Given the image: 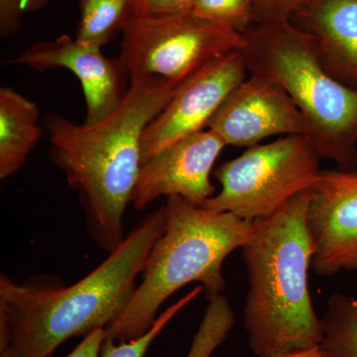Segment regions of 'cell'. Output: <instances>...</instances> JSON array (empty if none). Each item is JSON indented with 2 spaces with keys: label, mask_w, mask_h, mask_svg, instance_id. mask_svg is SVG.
I'll use <instances>...</instances> for the list:
<instances>
[{
  "label": "cell",
  "mask_w": 357,
  "mask_h": 357,
  "mask_svg": "<svg viewBox=\"0 0 357 357\" xmlns=\"http://www.w3.org/2000/svg\"><path fill=\"white\" fill-rule=\"evenodd\" d=\"M307 227L317 274L357 272L356 171L321 170L311 188Z\"/></svg>",
  "instance_id": "9c48e42d"
},
{
  "label": "cell",
  "mask_w": 357,
  "mask_h": 357,
  "mask_svg": "<svg viewBox=\"0 0 357 357\" xmlns=\"http://www.w3.org/2000/svg\"><path fill=\"white\" fill-rule=\"evenodd\" d=\"M166 220V206L150 213L102 264L67 287L47 277L17 283L0 275V351L51 357L66 340L112 325L128 306Z\"/></svg>",
  "instance_id": "6da1fadb"
},
{
  "label": "cell",
  "mask_w": 357,
  "mask_h": 357,
  "mask_svg": "<svg viewBox=\"0 0 357 357\" xmlns=\"http://www.w3.org/2000/svg\"><path fill=\"white\" fill-rule=\"evenodd\" d=\"M225 144L251 147L276 135L305 133L297 105L279 84L249 75L236 86L208 124Z\"/></svg>",
  "instance_id": "8fae6325"
},
{
  "label": "cell",
  "mask_w": 357,
  "mask_h": 357,
  "mask_svg": "<svg viewBox=\"0 0 357 357\" xmlns=\"http://www.w3.org/2000/svg\"><path fill=\"white\" fill-rule=\"evenodd\" d=\"M255 24L291 21L312 0H252Z\"/></svg>",
  "instance_id": "ffe728a7"
},
{
  "label": "cell",
  "mask_w": 357,
  "mask_h": 357,
  "mask_svg": "<svg viewBox=\"0 0 357 357\" xmlns=\"http://www.w3.org/2000/svg\"><path fill=\"white\" fill-rule=\"evenodd\" d=\"M225 146L217 133L204 129L167 147L141 165L133 208L144 210L160 197H180L201 206L215 194L211 174Z\"/></svg>",
  "instance_id": "30bf717a"
},
{
  "label": "cell",
  "mask_w": 357,
  "mask_h": 357,
  "mask_svg": "<svg viewBox=\"0 0 357 357\" xmlns=\"http://www.w3.org/2000/svg\"><path fill=\"white\" fill-rule=\"evenodd\" d=\"M6 64L37 70L67 69L79 79L86 105L84 124H93L117 109L128 93V73L121 61L105 57L102 49L89 48L69 35L37 42Z\"/></svg>",
  "instance_id": "7c38bea8"
},
{
  "label": "cell",
  "mask_w": 357,
  "mask_h": 357,
  "mask_svg": "<svg viewBox=\"0 0 357 357\" xmlns=\"http://www.w3.org/2000/svg\"><path fill=\"white\" fill-rule=\"evenodd\" d=\"M192 13L241 33L255 25L252 0H195Z\"/></svg>",
  "instance_id": "ac0fdd59"
},
{
  "label": "cell",
  "mask_w": 357,
  "mask_h": 357,
  "mask_svg": "<svg viewBox=\"0 0 357 357\" xmlns=\"http://www.w3.org/2000/svg\"><path fill=\"white\" fill-rule=\"evenodd\" d=\"M195 0H132L129 16L160 17L192 11Z\"/></svg>",
  "instance_id": "44dd1931"
},
{
  "label": "cell",
  "mask_w": 357,
  "mask_h": 357,
  "mask_svg": "<svg viewBox=\"0 0 357 357\" xmlns=\"http://www.w3.org/2000/svg\"><path fill=\"white\" fill-rule=\"evenodd\" d=\"M36 102L11 88L0 89V178L24 165L42 135Z\"/></svg>",
  "instance_id": "5bb4252c"
},
{
  "label": "cell",
  "mask_w": 357,
  "mask_h": 357,
  "mask_svg": "<svg viewBox=\"0 0 357 357\" xmlns=\"http://www.w3.org/2000/svg\"><path fill=\"white\" fill-rule=\"evenodd\" d=\"M182 82L151 77L130 82L121 105L102 121L77 124L49 114L51 160L77 192L86 229L105 252L124 239L123 220L142 165L143 134Z\"/></svg>",
  "instance_id": "7a4b0ae2"
},
{
  "label": "cell",
  "mask_w": 357,
  "mask_h": 357,
  "mask_svg": "<svg viewBox=\"0 0 357 357\" xmlns=\"http://www.w3.org/2000/svg\"><path fill=\"white\" fill-rule=\"evenodd\" d=\"M0 357H13L11 356L10 352L7 351V349H3V351H0Z\"/></svg>",
  "instance_id": "cb8c5ba5"
},
{
  "label": "cell",
  "mask_w": 357,
  "mask_h": 357,
  "mask_svg": "<svg viewBox=\"0 0 357 357\" xmlns=\"http://www.w3.org/2000/svg\"><path fill=\"white\" fill-rule=\"evenodd\" d=\"M81 15L75 39L89 48L102 49L122 31L132 0H79Z\"/></svg>",
  "instance_id": "9a60e30c"
},
{
  "label": "cell",
  "mask_w": 357,
  "mask_h": 357,
  "mask_svg": "<svg viewBox=\"0 0 357 357\" xmlns=\"http://www.w3.org/2000/svg\"><path fill=\"white\" fill-rule=\"evenodd\" d=\"M119 61L130 82L159 77L183 82L211 59L246 45L243 33L192 11L160 16H129L122 29Z\"/></svg>",
  "instance_id": "52a82bcc"
},
{
  "label": "cell",
  "mask_w": 357,
  "mask_h": 357,
  "mask_svg": "<svg viewBox=\"0 0 357 357\" xmlns=\"http://www.w3.org/2000/svg\"><path fill=\"white\" fill-rule=\"evenodd\" d=\"M310 199L311 189L255 220L241 248L249 285L244 328L257 357H280L323 342V321L309 290L314 255L307 227Z\"/></svg>",
  "instance_id": "3957f363"
},
{
  "label": "cell",
  "mask_w": 357,
  "mask_h": 357,
  "mask_svg": "<svg viewBox=\"0 0 357 357\" xmlns=\"http://www.w3.org/2000/svg\"><path fill=\"white\" fill-rule=\"evenodd\" d=\"M49 0H0V34L2 38L20 31L26 14L44 8Z\"/></svg>",
  "instance_id": "d6986e66"
},
{
  "label": "cell",
  "mask_w": 357,
  "mask_h": 357,
  "mask_svg": "<svg viewBox=\"0 0 357 357\" xmlns=\"http://www.w3.org/2000/svg\"><path fill=\"white\" fill-rule=\"evenodd\" d=\"M105 337H107V328H96L95 331L86 335L83 342L66 357H100V351H102Z\"/></svg>",
  "instance_id": "7402d4cb"
},
{
  "label": "cell",
  "mask_w": 357,
  "mask_h": 357,
  "mask_svg": "<svg viewBox=\"0 0 357 357\" xmlns=\"http://www.w3.org/2000/svg\"><path fill=\"white\" fill-rule=\"evenodd\" d=\"M202 292H204V289L201 285L192 289L191 292L188 293L182 299L178 300L157 317L149 330L139 337L128 342H119V344H115L114 340L105 338L100 351V357H144L150 345L172 321L174 317L192 300L196 299Z\"/></svg>",
  "instance_id": "e0dca14e"
},
{
  "label": "cell",
  "mask_w": 357,
  "mask_h": 357,
  "mask_svg": "<svg viewBox=\"0 0 357 357\" xmlns=\"http://www.w3.org/2000/svg\"><path fill=\"white\" fill-rule=\"evenodd\" d=\"M319 159L302 134L248 147L215 171L222 189L201 206L250 222L269 217L296 195L311 189L321 172Z\"/></svg>",
  "instance_id": "8992f818"
},
{
  "label": "cell",
  "mask_w": 357,
  "mask_h": 357,
  "mask_svg": "<svg viewBox=\"0 0 357 357\" xmlns=\"http://www.w3.org/2000/svg\"><path fill=\"white\" fill-rule=\"evenodd\" d=\"M249 75L281 86L302 114L304 136L338 168H357V89L326 69L311 35L292 21L255 24L243 32Z\"/></svg>",
  "instance_id": "5b68a950"
},
{
  "label": "cell",
  "mask_w": 357,
  "mask_h": 357,
  "mask_svg": "<svg viewBox=\"0 0 357 357\" xmlns=\"http://www.w3.org/2000/svg\"><path fill=\"white\" fill-rule=\"evenodd\" d=\"M291 21L311 35L326 69L357 89V0H312Z\"/></svg>",
  "instance_id": "4fadbf2b"
},
{
  "label": "cell",
  "mask_w": 357,
  "mask_h": 357,
  "mask_svg": "<svg viewBox=\"0 0 357 357\" xmlns=\"http://www.w3.org/2000/svg\"><path fill=\"white\" fill-rule=\"evenodd\" d=\"M77 1H79V0H77Z\"/></svg>",
  "instance_id": "d4e9b609"
},
{
  "label": "cell",
  "mask_w": 357,
  "mask_h": 357,
  "mask_svg": "<svg viewBox=\"0 0 357 357\" xmlns=\"http://www.w3.org/2000/svg\"><path fill=\"white\" fill-rule=\"evenodd\" d=\"M321 321V347L333 357H357V298L335 294Z\"/></svg>",
  "instance_id": "2e32d148"
},
{
  "label": "cell",
  "mask_w": 357,
  "mask_h": 357,
  "mask_svg": "<svg viewBox=\"0 0 357 357\" xmlns=\"http://www.w3.org/2000/svg\"><path fill=\"white\" fill-rule=\"evenodd\" d=\"M248 74L243 51L222 54L195 70L145 129L142 164L178 140L208 128L225 98Z\"/></svg>",
  "instance_id": "ba28073f"
},
{
  "label": "cell",
  "mask_w": 357,
  "mask_h": 357,
  "mask_svg": "<svg viewBox=\"0 0 357 357\" xmlns=\"http://www.w3.org/2000/svg\"><path fill=\"white\" fill-rule=\"evenodd\" d=\"M280 357H333L330 352L326 351L321 345L312 347V349H305L293 354H286V356Z\"/></svg>",
  "instance_id": "603a6c76"
},
{
  "label": "cell",
  "mask_w": 357,
  "mask_h": 357,
  "mask_svg": "<svg viewBox=\"0 0 357 357\" xmlns=\"http://www.w3.org/2000/svg\"><path fill=\"white\" fill-rule=\"evenodd\" d=\"M165 206V230L148 255L128 306L107 326L105 338L128 342L146 333L160 307L187 284L198 282L208 300L220 295L223 262L252 234L253 222L232 213L204 210L180 197H169Z\"/></svg>",
  "instance_id": "277c9868"
}]
</instances>
